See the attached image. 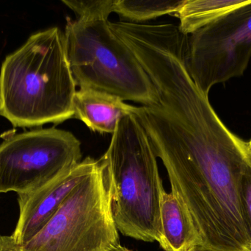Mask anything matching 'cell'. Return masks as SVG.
I'll return each mask as SVG.
<instances>
[{
    "label": "cell",
    "mask_w": 251,
    "mask_h": 251,
    "mask_svg": "<svg viewBox=\"0 0 251 251\" xmlns=\"http://www.w3.org/2000/svg\"><path fill=\"white\" fill-rule=\"evenodd\" d=\"M157 103L134 115L168 172L171 192L187 208L202 248L251 251L240 185L251 166L249 143L234 135L196 85L181 59L149 74Z\"/></svg>",
    "instance_id": "cell-1"
},
{
    "label": "cell",
    "mask_w": 251,
    "mask_h": 251,
    "mask_svg": "<svg viewBox=\"0 0 251 251\" xmlns=\"http://www.w3.org/2000/svg\"><path fill=\"white\" fill-rule=\"evenodd\" d=\"M76 86L64 32L40 31L1 64L0 116L21 128L61 123L73 118Z\"/></svg>",
    "instance_id": "cell-2"
},
{
    "label": "cell",
    "mask_w": 251,
    "mask_h": 251,
    "mask_svg": "<svg viewBox=\"0 0 251 251\" xmlns=\"http://www.w3.org/2000/svg\"><path fill=\"white\" fill-rule=\"evenodd\" d=\"M157 157L134 114L122 119L99 160L118 231L134 240L159 243L164 190Z\"/></svg>",
    "instance_id": "cell-3"
},
{
    "label": "cell",
    "mask_w": 251,
    "mask_h": 251,
    "mask_svg": "<svg viewBox=\"0 0 251 251\" xmlns=\"http://www.w3.org/2000/svg\"><path fill=\"white\" fill-rule=\"evenodd\" d=\"M66 22L65 45L76 85L142 106L157 103L153 83L110 21Z\"/></svg>",
    "instance_id": "cell-4"
},
{
    "label": "cell",
    "mask_w": 251,
    "mask_h": 251,
    "mask_svg": "<svg viewBox=\"0 0 251 251\" xmlns=\"http://www.w3.org/2000/svg\"><path fill=\"white\" fill-rule=\"evenodd\" d=\"M119 243L111 201L99 162L72 190L26 251H109Z\"/></svg>",
    "instance_id": "cell-5"
},
{
    "label": "cell",
    "mask_w": 251,
    "mask_h": 251,
    "mask_svg": "<svg viewBox=\"0 0 251 251\" xmlns=\"http://www.w3.org/2000/svg\"><path fill=\"white\" fill-rule=\"evenodd\" d=\"M81 143L55 128L10 136L0 144V194L29 193L67 173L80 162Z\"/></svg>",
    "instance_id": "cell-6"
},
{
    "label": "cell",
    "mask_w": 251,
    "mask_h": 251,
    "mask_svg": "<svg viewBox=\"0 0 251 251\" xmlns=\"http://www.w3.org/2000/svg\"><path fill=\"white\" fill-rule=\"evenodd\" d=\"M251 57V0L188 36L190 76L206 95L216 84L243 75Z\"/></svg>",
    "instance_id": "cell-7"
},
{
    "label": "cell",
    "mask_w": 251,
    "mask_h": 251,
    "mask_svg": "<svg viewBox=\"0 0 251 251\" xmlns=\"http://www.w3.org/2000/svg\"><path fill=\"white\" fill-rule=\"evenodd\" d=\"M99 165L87 157L67 173L35 191L18 195L19 217L12 237L22 246L30 241L55 215L74 188Z\"/></svg>",
    "instance_id": "cell-8"
},
{
    "label": "cell",
    "mask_w": 251,
    "mask_h": 251,
    "mask_svg": "<svg viewBox=\"0 0 251 251\" xmlns=\"http://www.w3.org/2000/svg\"><path fill=\"white\" fill-rule=\"evenodd\" d=\"M135 110L119 97L95 90L80 88L74 98L73 118L100 134H114L119 122Z\"/></svg>",
    "instance_id": "cell-9"
},
{
    "label": "cell",
    "mask_w": 251,
    "mask_h": 251,
    "mask_svg": "<svg viewBox=\"0 0 251 251\" xmlns=\"http://www.w3.org/2000/svg\"><path fill=\"white\" fill-rule=\"evenodd\" d=\"M162 237L165 251H190L202 247L201 239L182 202L171 192H164L160 204Z\"/></svg>",
    "instance_id": "cell-10"
},
{
    "label": "cell",
    "mask_w": 251,
    "mask_h": 251,
    "mask_svg": "<svg viewBox=\"0 0 251 251\" xmlns=\"http://www.w3.org/2000/svg\"><path fill=\"white\" fill-rule=\"evenodd\" d=\"M250 0H184L176 13L178 28L190 35L211 25Z\"/></svg>",
    "instance_id": "cell-11"
},
{
    "label": "cell",
    "mask_w": 251,
    "mask_h": 251,
    "mask_svg": "<svg viewBox=\"0 0 251 251\" xmlns=\"http://www.w3.org/2000/svg\"><path fill=\"white\" fill-rule=\"evenodd\" d=\"M184 0H115L114 11L128 22L140 23L178 13Z\"/></svg>",
    "instance_id": "cell-12"
},
{
    "label": "cell",
    "mask_w": 251,
    "mask_h": 251,
    "mask_svg": "<svg viewBox=\"0 0 251 251\" xmlns=\"http://www.w3.org/2000/svg\"><path fill=\"white\" fill-rule=\"evenodd\" d=\"M62 2L73 10L77 20H109L114 11L115 0H63Z\"/></svg>",
    "instance_id": "cell-13"
},
{
    "label": "cell",
    "mask_w": 251,
    "mask_h": 251,
    "mask_svg": "<svg viewBox=\"0 0 251 251\" xmlns=\"http://www.w3.org/2000/svg\"><path fill=\"white\" fill-rule=\"evenodd\" d=\"M240 196L243 220L250 238L251 251V166L242 179Z\"/></svg>",
    "instance_id": "cell-14"
},
{
    "label": "cell",
    "mask_w": 251,
    "mask_h": 251,
    "mask_svg": "<svg viewBox=\"0 0 251 251\" xmlns=\"http://www.w3.org/2000/svg\"><path fill=\"white\" fill-rule=\"evenodd\" d=\"M0 251H26L11 236L0 235Z\"/></svg>",
    "instance_id": "cell-15"
},
{
    "label": "cell",
    "mask_w": 251,
    "mask_h": 251,
    "mask_svg": "<svg viewBox=\"0 0 251 251\" xmlns=\"http://www.w3.org/2000/svg\"><path fill=\"white\" fill-rule=\"evenodd\" d=\"M109 251H133L130 250V249H127V248L124 247V246H121L120 244L117 245V246H114Z\"/></svg>",
    "instance_id": "cell-16"
},
{
    "label": "cell",
    "mask_w": 251,
    "mask_h": 251,
    "mask_svg": "<svg viewBox=\"0 0 251 251\" xmlns=\"http://www.w3.org/2000/svg\"><path fill=\"white\" fill-rule=\"evenodd\" d=\"M190 251H213L208 250V249H204V248L196 247V248H195V249H193V250H191Z\"/></svg>",
    "instance_id": "cell-17"
},
{
    "label": "cell",
    "mask_w": 251,
    "mask_h": 251,
    "mask_svg": "<svg viewBox=\"0 0 251 251\" xmlns=\"http://www.w3.org/2000/svg\"><path fill=\"white\" fill-rule=\"evenodd\" d=\"M249 145H250V147H251V140L250 141H249Z\"/></svg>",
    "instance_id": "cell-18"
}]
</instances>
